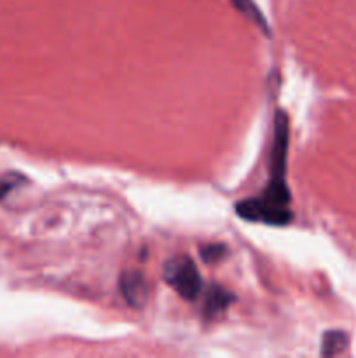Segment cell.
Listing matches in <instances>:
<instances>
[{"label": "cell", "instance_id": "6da1fadb", "mask_svg": "<svg viewBox=\"0 0 356 358\" xmlns=\"http://www.w3.org/2000/svg\"><path fill=\"white\" fill-rule=\"evenodd\" d=\"M290 145V121L285 110L274 112V135H272L271 159H269V182L265 185L264 194L258 196L262 203L272 213L290 224L293 219L292 210L288 208L292 196L286 184V161H288Z\"/></svg>", "mask_w": 356, "mask_h": 358}, {"label": "cell", "instance_id": "7a4b0ae2", "mask_svg": "<svg viewBox=\"0 0 356 358\" xmlns=\"http://www.w3.org/2000/svg\"><path fill=\"white\" fill-rule=\"evenodd\" d=\"M168 285L177 290L178 296L185 301H195L202 290V280L195 262L187 255L171 257L163 271Z\"/></svg>", "mask_w": 356, "mask_h": 358}, {"label": "cell", "instance_id": "3957f363", "mask_svg": "<svg viewBox=\"0 0 356 358\" xmlns=\"http://www.w3.org/2000/svg\"><path fill=\"white\" fill-rule=\"evenodd\" d=\"M119 292L126 304L135 310H142L150 299V287L145 276L136 269H126L119 276Z\"/></svg>", "mask_w": 356, "mask_h": 358}, {"label": "cell", "instance_id": "277c9868", "mask_svg": "<svg viewBox=\"0 0 356 358\" xmlns=\"http://www.w3.org/2000/svg\"><path fill=\"white\" fill-rule=\"evenodd\" d=\"M234 294L220 285H209L205 296V317L215 318L216 315L223 313L232 304Z\"/></svg>", "mask_w": 356, "mask_h": 358}, {"label": "cell", "instance_id": "5b68a950", "mask_svg": "<svg viewBox=\"0 0 356 358\" xmlns=\"http://www.w3.org/2000/svg\"><path fill=\"white\" fill-rule=\"evenodd\" d=\"M348 348V336L342 331H328L321 343V355L334 357Z\"/></svg>", "mask_w": 356, "mask_h": 358}, {"label": "cell", "instance_id": "8992f818", "mask_svg": "<svg viewBox=\"0 0 356 358\" xmlns=\"http://www.w3.org/2000/svg\"><path fill=\"white\" fill-rule=\"evenodd\" d=\"M232 3L237 7V10H239V13H243L248 20L253 21V23L257 24V27L260 28L265 35H271L267 20H265L264 14L260 13V9L255 6L253 0H232Z\"/></svg>", "mask_w": 356, "mask_h": 358}, {"label": "cell", "instance_id": "52a82bcc", "mask_svg": "<svg viewBox=\"0 0 356 358\" xmlns=\"http://www.w3.org/2000/svg\"><path fill=\"white\" fill-rule=\"evenodd\" d=\"M227 255V248L223 245H208V247L201 248V257L205 262H216L222 261Z\"/></svg>", "mask_w": 356, "mask_h": 358}, {"label": "cell", "instance_id": "ba28073f", "mask_svg": "<svg viewBox=\"0 0 356 358\" xmlns=\"http://www.w3.org/2000/svg\"><path fill=\"white\" fill-rule=\"evenodd\" d=\"M20 180H21L20 175H9V177L2 178V180H0V199H2L6 194H9L10 189L16 187V184Z\"/></svg>", "mask_w": 356, "mask_h": 358}]
</instances>
